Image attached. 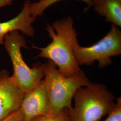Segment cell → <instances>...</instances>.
<instances>
[{
    "mask_svg": "<svg viewBox=\"0 0 121 121\" xmlns=\"http://www.w3.org/2000/svg\"><path fill=\"white\" fill-rule=\"evenodd\" d=\"M52 42L44 48L33 46L40 52L36 57L45 58L52 61L58 71L65 77L83 72L73 54V48L78 43L77 33L71 17L57 20L45 27Z\"/></svg>",
    "mask_w": 121,
    "mask_h": 121,
    "instance_id": "obj_1",
    "label": "cell"
},
{
    "mask_svg": "<svg viewBox=\"0 0 121 121\" xmlns=\"http://www.w3.org/2000/svg\"><path fill=\"white\" fill-rule=\"evenodd\" d=\"M73 98L74 106L69 109L71 121H99L115 104L112 93L99 83L91 82L80 87Z\"/></svg>",
    "mask_w": 121,
    "mask_h": 121,
    "instance_id": "obj_2",
    "label": "cell"
},
{
    "mask_svg": "<svg viewBox=\"0 0 121 121\" xmlns=\"http://www.w3.org/2000/svg\"><path fill=\"white\" fill-rule=\"evenodd\" d=\"M44 82L50 102L48 116H52L62 109L72 108V100L80 87L87 86L91 82L83 72L70 77H65L58 71L51 60L43 64Z\"/></svg>",
    "mask_w": 121,
    "mask_h": 121,
    "instance_id": "obj_3",
    "label": "cell"
},
{
    "mask_svg": "<svg viewBox=\"0 0 121 121\" xmlns=\"http://www.w3.org/2000/svg\"><path fill=\"white\" fill-rule=\"evenodd\" d=\"M3 44L13 65V73L11 78L24 94L33 89L44 77L43 65L40 62L32 68L28 66L22 56L21 49L28 48L24 37L18 30L6 35Z\"/></svg>",
    "mask_w": 121,
    "mask_h": 121,
    "instance_id": "obj_4",
    "label": "cell"
},
{
    "mask_svg": "<svg viewBox=\"0 0 121 121\" xmlns=\"http://www.w3.org/2000/svg\"><path fill=\"white\" fill-rule=\"evenodd\" d=\"M121 54V31L118 27L112 24L111 29L102 39L89 47H82L76 43L73 54L78 65H92L97 60L103 68L112 63V56Z\"/></svg>",
    "mask_w": 121,
    "mask_h": 121,
    "instance_id": "obj_5",
    "label": "cell"
},
{
    "mask_svg": "<svg viewBox=\"0 0 121 121\" xmlns=\"http://www.w3.org/2000/svg\"><path fill=\"white\" fill-rule=\"evenodd\" d=\"M24 95L9 73L0 70V120L20 108Z\"/></svg>",
    "mask_w": 121,
    "mask_h": 121,
    "instance_id": "obj_6",
    "label": "cell"
},
{
    "mask_svg": "<svg viewBox=\"0 0 121 121\" xmlns=\"http://www.w3.org/2000/svg\"><path fill=\"white\" fill-rule=\"evenodd\" d=\"M20 108L24 113L25 121H30L36 117L48 115L50 102L44 80L24 94Z\"/></svg>",
    "mask_w": 121,
    "mask_h": 121,
    "instance_id": "obj_7",
    "label": "cell"
},
{
    "mask_svg": "<svg viewBox=\"0 0 121 121\" xmlns=\"http://www.w3.org/2000/svg\"><path fill=\"white\" fill-rule=\"evenodd\" d=\"M31 3L30 0H26L22 10L16 17L6 22H0V45L3 44L4 36L14 30H20L23 35L34 37L35 30L32 25L36 17L30 14Z\"/></svg>",
    "mask_w": 121,
    "mask_h": 121,
    "instance_id": "obj_8",
    "label": "cell"
},
{
    "mask_svg": "<svg viewBox=\"0 0 121 121\" xmlns=\"http://www.w3.org/2000/svg\"><path fill=\"white\" fill-rule=\"evenodd\" d=\"M94 10L107 22L121 26V0H101L93 5Z\"/></svg>",
    "mask_w": 121,
    "mask_h": 121,
    "instance_id": "obj_9",
    "label": "cell"
},
{
    "mask_svg": "<svg viewBox=\"0 0 121 121\" xmlns=\"http://www.w3.org/2000/svg\"><path fill=\"white\" fill-rule=\"evenodd\" d=\"M63 0H39L37 2L31 3L30 6V14L35 17L43 15L45 10L52 4L57 2ZM84 2L87 7L85 9V11L87 10L91 7V0H78Z\"/></svg>",
    "mask_w": 121,
    "mask_h": 121,
    "instance_id": "obj_10",
    "label": "cell"
},
{
    "mask_svg": "<svg viewBox=\"0 0 121 121\" xmlns=\"http://www.w3.org/2000/svg\"><path fill=\"white\" fill-rule=\"evenodd\" d=\"M30 121H71L69 109L63 108L54 115L40 116L35 117Z\"/></svg>",
    "mask_w": 121,
    "mask_h": 121,
    "instance_id": "obj_11",
    "label": "cell"
},
{
    "mask_svg": "<svg viewBox=\"0 0 121 121\" xmlns=\"http://www.w3.org/2000/svg\"><path fill=\"white\" fill-rule=\"evenodd\" d=\"M104 121H121V97L116 99L114 108Z\"/></svg>",
    "mask_w": 121,
    "mask_h": 121,
    "instance_id": "obj_12",
    "label": "cell"
},
{
    "mask_svg": "<svg viewBox=\"0 0 121 121\" xmlns=\"http://www.w3.org/2000/svg\"><path fill=\"white\" fill-rule=\"evenodd\" d=\"M0 121H25V117L21 108H20Z\"/></svg>",
    "mask_w": 121,
    "mask_h": 121,
    "instance_id": "obj_13",
    "label": "cell"
},
{
    "mask_svg": "<svg viewBox=\"0 0 121 121\" xmlns=\"http://www.w3.org/2000/svg\"><path fill=\"white\" fill-rule=\"evenodd\" d=\"M13 0H0V8L12 4Z\"/></svg>",
    "mask_w": 121,
    "mask_h": 121,
    "instance_id": "obj_14",
    "label": "cell"
},
{
    "mask_svg": "<svg viewBox=\"0 0 121 121\" xmlns=\"http://www.w3.org/2000/svg\"><path fill=\"white\" fill-rule=\"evenodd\" d=\"M100 0H91V7H92L94 4Z\"/></svg>",
    "mask_w": 121,
    "mask_h": 121,
    "instance_id": "obj_15",
    "label": "cell"
},
{
    "mask_svg": "<svg viewBox=\"0 0 121 121\" xmlns=\"http://www.w3.org/2000/svg\"></svg>",
    "mask_w": 121,
    "mask_h": 121,
    "instance_id": "obj_16",
    "label": "cell"
}]
</instances>
